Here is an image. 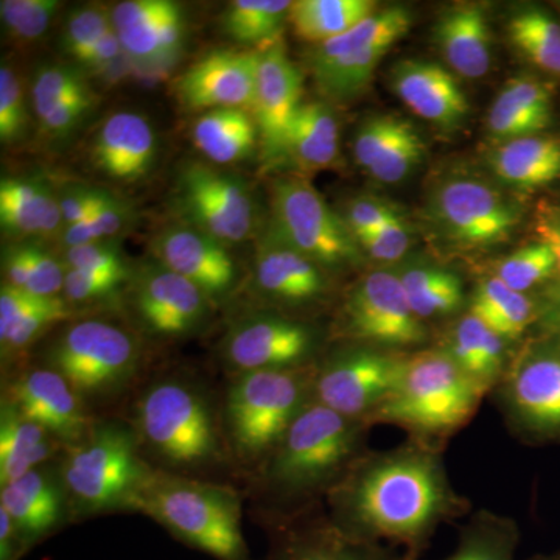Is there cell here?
Returning <instances> with one entry per match:
<instances>
[{
    "label": "cell",
    "mask_w": 560,
    "mask_h": 560,
    "mask_svg": "<svg viewBox=\"0 0 560 560\" xmlns=\"http://www.w3.org/2000/svg\"><path fill=\"white\" fill-rule=\"evenodd\" d=\"M433 32L434 44L453 73L474 80L489 72L492 33L482 7L464 3L445 10Z\"/></svg>",
    "instance_id": "28"
},
{
    "label": "cell",
    "mask_w": 560,
    "mask_h": 560,
    "mask_svg": "<svg viewBox=\"0 0 560 560\" xmlns=\"http://www.w3.org/2000/svg\"><path fill=\"white\" fill-rule=\"evenodd\" d=\"M95 105V95H86V97L70 98V101L57 103L43 113L36 114L43 130L50 135L51 138H62L69 132L75 130L77 127L86 119L88 114Z\"/></svg>",
    "instance_id": "56"
},
{
    "label": "cell",
    "mask_w": 560,
    "mask_h": 560,
    "mask_svg": "<svg viewBox=\"0 0 560 560\" xmlns=\"http://www.w3.org/2000/svg\"><path fill=\"white\" fill-rule=\"evenodd\" d=\"M61 5L60 0H2L0 20L13 38L38 39Z\"/></svg>",
    "instance_id": "50"
},
{
    "label": "cell",
    "mask_w": 560,
    "mask_h": 560,
    "mask_svg": "<svg viewBox=\"0 0 560 560\" xmlns=\"http://www.w3.org/2000/svg\"><path fill=\"white\" fill-rule=\"evenodd\" d=\"M302 73L280 44L259 54L253 116L267 160L282 156L291 119L301 106Z\"/></svg>",
    "instance_id": "24"
},
{
    "label": "cell",
    "mask_w": 560,
    "mask_h": 560,
    "mask_svg": "<svg viewBox=\"0 0 560 560\" xmlns=\"http://www.w3.org/2000/svg\"><path fill=\"white\" fill-rule=\"evenodd\" d=\"M124 50L121 47L119 36H117L116 31H109L105 36L94 47L90 54L84 57V60L80 62L83 68L90 69H103L108 68L110 62L117 60L120 51Z\"/></svg>",
    "instance_id": "59"
},
{
    "label": "cell",
    "mask_w": 560,
    "mask_h": 560,
    "mask_svg": "<svg viewBox=\"0 0 560 560\" xmlns=\"http://www.w3.org/2000/svg\"><path fill=\"white\" fill-rule=\"evenodd\" d=\"M330 521L349 536L388 541L419 560L442 523L470 511L453 489L442 447L408 440L386 452H364L327 493Z\"/></svg>",
    "instance_id": "1"
},
{
    "label": "cell",
    "mask_w": 560,
    "mask_h": 560,
    "mask_svg": "<svg viewBox=\"0 0 560 560\" xmlns=\"http://www.w3.org/2000/svg\"><path fill=\"white\" fill-rule=\"evenodd\" d=\"M490 390L466 374L442 348L410 353L399 385L382 401L368 423H390L412 440L444 444L466 427Z\"/></svg>",
    "instance_id": "5"
},
{
    "label": "cell",
    "mask_w": 560,
    "mask_h": 560,
    "mask_svg": "<svg viewBox=\"0 0 560 560\" xmlns=\"http://www.w3.org/2000/svg\"><path fill=\"white\" fill-rule=\"evenodd\" d=\"M121 300L139 334L162 341L200 334L215 308L198 287L156 260L135 268Z\"/></svg>",
    "instance_id": "14"
},
{
    "label": "cell",
    "mask_w": 560,
    "mask_h": 560,
    "mask_svg": "<svg viewBox=\"0 0 560 560\" xmlns=\"http://www.w3.org/2000/svg\"><path fill=\"white\" fill-rule=\"evenodd\" d=\"M127 420L156 470L201 478L231 460L221 408L200 382L183 375L150 381Z\"/></svg>",
    "instance_id": "3"
},
{
    "label": "cell",
    "mask_w": 560,
    "mask_h": 560,
    "mask_svg": "<svg viewBox=\"0 0 560 560\" xmlns=\"http://www.w3.org/2000/svg\"><path fill=\"white\" fill-rule=\"evenodd\" d=\"M411 24V11L405 7H389V9L374 11L355 27L316 46L311 58L312 66L326 65L368 47H393L397 40L410 32Z\"/></svg>",
    "instance_id": "39"
},
{
    "label": "cell",
    "mask_w": 560,
    "mask_h": 560,
    "mask_svg": "<svg viewBox=\"0 0 560 560\" xmlns=\"http://www.w3.org/2000/svg\"><path fill=\"white\" fill-rule=\"evenodd\" d=\"M142 361L138 331L97 316L65 323L38 359L66 378L92 415L131 389Z\"/></svg>",
    "instance_id": "8"
},
{
    "label": "cell",
    "mask_w": 560,
    "mask_h": 560,
    "mask_svg": "<svg viewBox=\"0 0 560 560\" xmlns=\"http://www.w3.org/2000/svg\"><path fill=\"white\" fill-rule=\"evenodd\" d=\"M110 20L124 51L150 65L172 61L186 36L183 7L172 0H127L114 7Z\"/></svg>",
    "instance_id": "23"
},
{
    "label": "cell",
    "mask_w": 560,
    "mask_h": 560,
    "mask_svg": "<svg viewBox=\"0 0 560 560\" xmlns=\"http://www.w3.org/2000/svg\"><path fill=\"white\" fill-rule=\"evenodd\" d=\"M370 425L346 418L313 399L291 422L259 469L254 485L264 511H294L326 499L363 455Z\"/></svg>",
    "instance_id": "2"
},
{
    "label": "cell",
    "mask_w": 560,
    "mask_h": 560,
    "mask_svg": "<svg viewBox=\"0 0 560 560\" xmlns=\"http://www.w3.org/2000/svg\"><path fill=\"white\" fill-rule=\"evenodd\" d=\"M3 282L43 298H61L66 267L62 259L33 243L11 245L3 250Z\"/></svg>",
    "instance_id": "41"
},
{
    "label": "cell",
    "mask_w": 560,
    "mask_h": 560,
    "mask_svg": "<svg viewBox=\"0 0 560 560\" xmlns=\"http://www.w3.org/2000/svg\"><path fill=\"white\" fill-rule=\"evenodd\" d=\"M315 364L230 375L221 422L232 463L256 471L312 399Z\"/></svg>",
    "instance_id": "7"
},
{
    "label": "cell",
    "mask_w": 560,
    "mask_h": 560,
    "mask_svg": "<svg viewBox=\"0 0 560 560\" xmlns=\"http://www.w3.org/2000/svg\"><path fill=\"white\" fill-rule=\"evenodd\" d=\"M253 285L271 304L305 308L329 298L331 279L329 270L270 234L257 248Z\"/></svg>",
    "instance_id": "22"
},
{
    "label": "cell",
    "mask_w": 560,
    "mask_h": 560,
    "mask_svg": "<svg viewBox=\"0 0 560 560\" xmlns=\"http://www.w3.org/2000/svg\"><path fill=\"white\" fill-rule=\"evenodd\" d=\"M58 458L0 488V508L16 526L25 550L72 522Z\"/></svg>",
    "instance_id": "21"
},
{
    "label": "cell",
    "mask_w": 560,
    "mask_h": 560,
    "mask_svg": "<svg viewBox=\"0 0 560 560\" xmlns=\"http://www.w3.org/2000/svg\"><path fill=\"white\" fill-rule=\"evenodd\" d=\"M440 348L460 370L489 390L499 385L512 357L508 355V341L471 312L453 324Z\"/></svg>",
    "instance_id": "33"
},
{
    "label": "cell",
    "mask_w": 560,
    "mask_h": 560,
    "mask_svg": "<svg viewBox=\"0 0 560 560\" xmlns=\"http://www.w3.org/2000/svg\"><path fill=\"white\" fill-rule=\"evenodd\" d=\"M127 285L128 283L120 282V280L66 268L65 289H62L61 298L68 302L70 307L79 312V308L110 302L114 298H124Z\"/></svg>",
    "instance_id": "53"
},
{
    "label": "cell",
    "mask_w": 560,
    "mask_h": 560,
    "mask_svg": "<svg viewBox=\"0 0 560 560\" xmlns=\"http://www.w3.org/2000/svg\"><path fill=\"white\" fill-rule=\"evenodd\" d=\"M176 194L190 226L224 245L246 241L253 232V200L246 184L234 175L191 162L180 171Z\"/></svg>",
    "instance_id": "17"
},
{
    "label": "cell",
    "mask_w": 560,
    "mask_h": 560,
    "mask_svg": "<svg viewBox=\"0 0 560 560\" xmlns=\"http://www.w3.org/2000/svg\"><path fill=\"white\" fill-rule=\"evenodd\" d=\"M521 537L514 518L480 510L460 528L458 547L444 560H517Z\"/></svg>",
    "instance_id": "42"
},
{
    "label": "cell",
    "mask_w": 560,
    "mask_h": 560,
    "mask_svg": "<svg viewBox=\"0 0 560 560\" xmlns=\"http://www.w3.org/2000/svg\"><path fill=\"white\" fill-rule=\"evenodd\" d=\"M355 241L366 237L389 221L401 219L399 210L389 202L374 197H359L350 201L346 215L342 217Z\"/></svg>",
    "instance_id": "55"
},
{
    "label": "cell",
    "mask_w": 560,
    "mask_h": 560,
    "mask_svg": "<svg viewBox=\"0 0 560 560\" xmlns=\"http://www.w3.org/2000/svg\"><path fill=\"white\" fill-rule=\"evenodd\" d=\"M558 7H559V10H560V2H558Z\"/></svg>",
    "instance_id": "63"
},
{
    "label": "cell",
    "mask_w": 560,
    "mask_h": 560,
    "mask_svg": "<svg viewBox=\"0 0 560 560\" xmlns=\"http://www.w3.org/2000/svg\"><path fill=\"white\" fill-rule=\"evenodd\" d=\"M90 84L77 69L62 65H46L36 72L32 84V101L39 114L57 103L92 95Z\"/></svg>",
    "instance_id": "48"
},
{
    "label": "cell",
    "mask_w": 560,
    "mask_h": 560,
    "mask_svg": "<svg viewBox=\"0 0 560 560\" xmlns=\"http://www.w3.org/2000/svg\"><path fill=\"white\" fill-rule=\"evenodd\" d=\"M0 399L9 400L65 447L79 441L95 419L66 378L38 361L7 372Z\"/></svg>",
    "instance_id": "18"
},
{
    "label": "cell",
    "mask_w": 560,
    "mask_h": 560,
    "mask_svg": "<svg viewBox=\"0 0 560 560\" xmlns=\"http://www.w3.org/2000/svg\"><path fill=\"white\" fill-rule=\"evenodd\" d=\"M242 506L241 493L231 486L154 469L136 512L213 559L250 560Z\"/></svg>",
    "instance_id": "6"
},
{
    "label": "cell",
    "mask_w": 560,
    "mask_h": 560,
    "mask_svg": "<svg viewBox=\"0 0 560 560\" xmlns=\"http://www.w3.org/2000/svg\"><path fill=\"white\" fill-rule=\"evenodd\" d=\"M469 305V312L510 342L521 341L537 324L536 296L518 293L493 276L478 280Z\"/></svg>",
    "instance_id": "37"
},
{
    "label": "cell",
    "mask_w": 560,
    "mask_h": 560,
    "mask_svg": "<svg viewBox=\"0 0 560 560\" xmlns=\"http://www.w3.org/2000/svg\"><path fill=\"white\" fill-rule=\"evenodd\" d=\"M337 337L348 342L408 352L429 341V329L412 312L396 271L361 276L341 302Z\"/></svg>",
    "instance_id": "12"
},
{
    "label": "cell",
    "mask_w": 560,
    "mask_h": 560,
    "mask_svg": "<svg viewBox=\"0 0 560 560\" xmlns=\"http://www.w3.org/2000/svg\"><path fill=\"white\" fill-rule=\"evenodd\" d=\"M60 471L72 521L136 512L154 467L128 420L94 419L79 441L62 448Z\"/></svg>",
    "instance_id": "4"
},
{
    "label": "cell",
    "mask_w": 560,
    "mask_h": 560,
    "mask_svg": "<svg viewBox=\"0 0 560 560\" xmlns=\"http://www.w3.org/2000/svg\"><path fill=\"white\" fill-rule=\"evenodd\" d=\"M497 178L518 190H536L560 179V139L536 135L501 142L489 153Z\"/></svg>",
    "instance_id": "32"
},
{
    "label": "cell",
    "mask_w": 560,
    "mask_h": 560,
    "mask_svg": "<svg viewBox=\"0 0 560 560\" xmlns=\"http://www.w3.org/2000/svg\"><path fill=\"white\" fill-rule=\"evenodd\" d=\"M268 560H415L390 545L349 536L318 503L294 511H261Z\"/></svg>",
    "instance_id": "16"
},
{
    "label": "cell",
    "mask_w": 560,
    "mask_h": 560,
    "mask_svg": "<svg viewBox=\"0 0 560 560\" xmlns=\"http://www.w3.org/2000/svg\"><path fill=\"white\" fill-rule=\"evenodd\" d=\"M79 312L70 307L62 298L35 296L16 323L0 337V355L3 366L20 363L28 349L44 337V334L77 318Z\"/></svg>",
    "instance_id": "43"
},
{
    "label": "cell",
    "mask_w": 560,
    "mask_h": 560,
    "mask_svg": "<svg viewBox=\"0 0 560 560\" xmlns=\"http://www.w3.org/2000/svg\"><path fill=\"white\" fill-rule=\"evenodd\" d=\"M151 248L154 260L198 287L215 307L237 289L238 267L228 245L190 224L165 228Z\"/></svg>",
    "instance_id": "19"
},
{
    "label": "cell",
    "mask_w": 560,
    "mask_h": 560,
    "mask_svg": "<svg viewBox=\"0 0 560 560\" xmlns=\"http://www.w3.org/2000/svg\"><path fill=\"white\" fill-rule=\"evenodd\" d=\"M514 49L534 68L560 79V21L541 7L515 11L508 24Z\"/></svg>",
    "instance_id": "40"
},
{
    "label": "cell",
    "mask_w": 560,
    "mask_h": 560,
    "mask_svg": "<svg viewBox=\"0 0 560 560\" xmlns=\"http://www.w3.org/2000/svg\"><path fill=\"white\" fill-rule=\"evenodd\" d=\"M113 31L110 13L102 5L81 7L69 14L62 31V47L77 62L84 60L92 47Z\"/></svg>",
    "instance_id": "49"
},
{
    "label": "cell",
    "mask_w": 560,
    "mask_h": 560,
    "mask_svg": "<svg viewBox=\"0 0 560 560\" xmlns=\"http://www.w3.org/2000/svg\"><path fill=\"white\" fill-rule=\"evenodd\" d=\"M375 7L372 0H298L289 21L301 39L319 46L355 27Z\"/></svg>",
    "instance_id": "38"
},
{
    "label": "cell",
    "mask_w": 560,
    "mask_h": 560,
    "mask_svg": "<svg viewBox=\"0 0 560 560\" xmlns=\"http://www.w3.org/2000/svg\"><path fill=\"white\" fill-rule=\"evenodd\" d=\"M430 213L452 242L467 249L492 248L510 241L522 221L517 202L485 180L459 176L434 189Z\"/></svg>",
    "instance_id": "15"
},
{
    "label": "cell",
    "mask_w": 560,
    "mask_h": 560,
    "mask_svg": "<svg viewBox=\"0 0 560 560\" xmlns=\"http://www.w3.org/2000/svg\"><path fill=\"white\" fill-rule=\"evenodd\" d=\"M0 223L14 237L50 238L62 234L60 197L31 178L0 180Z\"/></svg>",
    "instance_id": "30"
},
{
    "label": "cell",
    "mask_w": 560,
    "mask_h": 560,
    "mask_svg": "<svg viewBox=\"0 0 560 560\" xmlns=\"http://www.w3.org/2000/svg\"><path fill=\"white\" fill-rule=\"evenodd\" d=\"M534 296L537 300V330L560 340V279L551 280Z\"/></svg>",
    "instance_id": "58"
},
{
    "label": "cell",
    "mask_w": 560,
    "mask_h": 560,
    "mask_svg": "<svg viewBox=\"0 0 560 560\" xmlns=\"http://www.w3.org/2000/svg\"><path fill=\"white\" fill-rule=\"evenodd\" d=\"M320 334L305 320L280 312L238 316L220 345L230 375L254 371L300 370L318 363Z\"/></svg>",
    "instance_id": "13"
},
{
    "label": "cell",
    "mask_w": 560,
    "mask_h": 560,
    "mask_svg": "<svg viewBox=\"0 0 560 560\" xmlns=\"http://www.w3.org/2000/svg\"><path fill=\"white\" fill-rule=\"evenodd\" d=\"M526 560H560V550L551 552V555H536Z\"/></svg>",
    "instance_id": "62"
},
{
    "label": "cell",
    "mask_w": 560,
    "mask_h": 560,
    "mask_svg": "<svg viewBox=\"0 0 560 560\" xmlns=\"http://www.w3.org/2000/svg\"><path fill=\"white\" fill-rule=\"evenodd\" d=\"M411 231L404 217L389 221L381 230L359 241L361 250L381 264H394L404 259L411 248Z\"/></svg>",
    "instance_id": "54"
},
{
    "label": "cell",
    "mask_w": 560,
    "mask_h": 560,
    "mask_svg": "<svg viewBox=\"0 0 560 560\" xmlns=\"http://www.w3.org/2000/svg\"><path fill=\"white\" fill-rule=\"evenodd\" d=\"M410 353L349 342L315 364L312 399L368 423L399 385Z\"/></svg>",
    "instance_id": "11"
},
{
    "label": "cell",
    "mask_w": 560,
    "mask_h": 560,
    "mask_svg": "<svg viewBox=\"0 0 560 560\" xmlns=\"http://www.w3.org/2000/svg\"><path fill=\"white\" fill-rule=\"evenodd\" d=\"M191 139L209 161L226 165L246 160L260 132L250 110L213 109L195 120Z\"/></svg>",
    "instance_id": "35"
},
{
    "label": "cell",
    "mask_w": 560,
    "mask_h": 560,
    "mask_svg": "<svg viewBox=\"0 0 560 560\" xmlns=\"http://www.w3.org/2000/svg\"><path fill=\"white\" fill-rule=\"evenodd\" d=\"M58 197H60L62 223L66 230L91 217L95 210L101 209L113 198V194L98 187L75 186L69 187Z\"/></svg>",
    "instance_id": "57"
},
{
    "label": "cell",
    "mask_w": 560,
    "mask_h": 560,
    "mask_svg": "<svg viewBox=\"0 0 560 560\" xmlns=\"http://www.w3.org/2000/svg\"><path fill=\"white\" fill-rule=\"evenodd\" d=\"M131 219V206L120 198H110L105 206L75 226L66 228L61 237L65 248L86 245V243L110 241L124 230Z\"/></svg>",
    "instance_id": "51"
},
{
    "label": "cell",
    "mask_w": 560,
    "mask_h": 560,
    "mask_svg": "<svg viewBox=\"0 0 560 560\" xmlns=\"http://www.w3.org/2000/svg\"><path fill=\"white\" fill-rule=\"evenodd\" d=\"M62 264L68 270L103 276V278L120 280L124 283L130 282L135 271L121 253L120 245L113 241L86 243V245L66 248L62 254Z\"/></svg>",
    "instance_id": "47"
},
{
    "label": "cell",
    "mask_w": 560,
    "mask_h": 560,
    "mask_svg": "<svg viewBox=\"0 0 560 560\" xmlns=\"http://www.w3.org/2000/svg\"><path fill=\"white\" fill-rule=\"evenodd\" d=\"M536 232L539 241L547 243L555 250L560 279V213L556 210H544L537 219Z\"/></svg>",
    "instance_id": "61"
},
{
    "label": "cell",
    "mask_w": 560,
    "mask_h": 560,
    "mask_svg": "<svg viewBox=\"0 0 560 560\" xmlns=\"http://www.w3.org/2000/svg\"><path fill=\"white\" fill-rule=\"evenodd\" d=\"M552 92L536 77L517 75L504 84L488 113V132L500 142L540 135L550 127Z\"/></svg>",
    "instance_id": "29"
},
{
    "label": "cell",
    "mask_w": 560,
    "mask_h": 560,
    "mask_svg": "<svg viewBox=\"0 0 560 560\" xmlns=\"http://www.w3.org/2000/svg\"><path fill=\"white\" fill-rule=\"evenodd\" d=\"M260 51L217 50L190 66L176 84L180 102L194 110L253 113Z\"/></svg>",
    "instance_id": "20"
},
{
    "label": "cell",
    "mask_w": 560,
    "mask_h": 560,
    "mask_svg": "<svg viewBox=\"0 0 560 560\" xmlns=\"http://www.w3.org/2000/svg\"><path fill=\"white\" fill-rule=\"evenodd\" d=\"M25 551L16 526L7 511L0 508V560H18Z\"/></svg>",
    "instance_id": "60"
},
{
    "label": "cell",
    "mask_w": 560,
    "mask_h": 560,
    "mask_svg": "<svg viewBox=\"0 0 560 560\" xmlns=\"http://www.w3.org/2000/svg\"><path fill=\"white\" fill-rule=\"evenodd\" d=\"M508 429L530 445L560 442V340L537 334L512 353L493 388Z\"/></svg>",
    "instance_id": "9"
},
{
    "label": "cell",
    "mask_w": 560,
    "mask_h": 560,
    "mask_svg": "<svg viewBox=\"0 0 560 560\" xmlns=\"http://www.w3.org/2000/svg\"><path fill=\"white\" fill-rule=\"evenodd\" d=\"M394 94L420 119L455 130L469 113V102L452 70L438 62L404 60L389 73Z\"/></svg>",
    "instance_id": "26"
},
{
    "label": "cell",
    "mask_w": 560,
    "mask_h": 560,
    "mask_svg": "<svg viewBox=\"0 0 560 560\" xmlns=\"http://www.w3.org/2000/svg\"><path fill=\"white\" fill-rule=\"evenodd\" d=\"M340 154V128L334 110L320 102L301 103L283 140L282 156L301 171L329 168Z\"/></svg>",
    "instance_id": "34"
},
{
    "label": "cell",
    "mask_w": 560,
    "mask_h": 560,
    "mask_svg": "<svg viewBox=\"0 0 560 560\" xmlns=\"http://www.w3.org/2000/svg\"><path fill=\"white\" fill-rule=\"evenodd\" d=\"M27 105L24 90L16 73L2 66L0 69V140L5 145L24 138L27 131Z\"/></svg>",
    "instance_id": "52"
},
{
    "label": "cell",
    "mask_w": 560,
    "mask_h": 560,
    "mask_svg": "<svg viewBox=\"0 0 560 560\" xmlns=\"http://www.w3.org/2000/svg\"><path fill=\"white\" fill-rule=\"evenodd\" d=\"M353 158L382 184H399L425 160V142L411 121L378 114L363 121L352 143Z\"/></svg>",
    "instance_id": "25"
},
{
    "label": "cell",
    "mask_w": 560,
    "mask_h": 560,
    "mask_svg": "<svg viewBox=\"0 0 560 560\" xmlns=\"http://www.w3.org/2000/svg\"><path fill=\"white\" fill-rule=\"evenodd\" d=\"M272 235L326 270L359 265L363 250L345 219L307 179L287 176L271 191Z\"/></svg>",
    "instance_id": "10"
},
{
    "label": "cell",
    "mask_w": 560,
    "mask_h": 560,
    "mask_svg": "<svg viewBox=\"0 0 560 560\" xmlns=\"http://www.w3.org/2000/svg\"><path fill=\"white\" fill-rule=\"evenodd\" d=\"M291 5L287 0H234L223 16L224 31L238 43H270L289 21Z\"/></svg>",
    "instance_id": "45"
},
{
    "label": "cell",
    "mask_w": 560,
    "mask_h": 560,
    "mask_svg": "<svg viewBox=\"0 0 560 560\" xmlns=\"http://www.w3.org/2000/svg\"><path fill=\"white\" fill-rule=\"evenodd\" d=\"M158 139L153 127L138 113L110 114L94 140L95 165L109 178L135 183L153 168Z\"/></svg>",
    "instance_id": "27"
},
{
    "label": "cell",
    "mask_w": 560,
    "mask_h": 560,
    "mask_svg": "<svg viewBox=\"0 0 560 560\" xmlns=\"http://www.w3.org/2000/svg\"><path fill=\"white\" fill-rule=\"evenodd\" d=\"M390 47L374 46L353 51L326 65L312 66L319 90L334 101H349L366 90L378 62Z\"/></svg>",
    "instance_id": "44"
},
{
    "label": "cell",
    "mask_w": 560,
    "mask_h": 560,
    "mask_svg": "<svg viewBox=\"0 0 560 560\" xmlns=\"http://www.w3.org/2000/svg\"><path fill=\"white\" fill-rule=\"evenodd\" d=\"M492 276L518 293L530 294L558 278V259L551 246L539 241L501 259Z\"/></svg>",
    "instance_id": "46"
},
{
    "label": "cell",
    "mask_w": 560,
    "mask_h": 560,
    "mask_svg": "<svg viewBox=\"0 0 560 560\" xmlns=\"http://www.w3.org/2000/svg\"><path fill=\"white\" fill-rule=\"evenodd\" d=\"M65 445L38 423L25 418L9 400L0 399V488L50 463Z\"/></svg>",
    "instance_id": "31"
},
{
    "label": "cell",
    "mask_w": 560,
    "mask_h": 560,
    "mask_svg": "<svg viewBox=\"0 0 560 560\" xmlns=\"http://www.w3.org/2000/svg\"><path fill=\"white\" fill-rule=\"evenodd\" d=\"M396 272L412 312L423 323L455 315L466 304L463 279L455 271L429 261H411Z\"/></svg>",
    "instance_id": "36"
}]
</instances>
